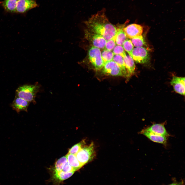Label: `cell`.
<instances>
[{
	"instance_id": "5b68a950",
	"label": "cell",
	"mask_w": 185,
	"mask_h": 185,
	"mask_svg": "<svg viewBox=\"0 0 185 185\" xmlns=\"http://www.w3.org/2000/svg\"><path fill=\"white\" fill-rule=\"evenodd\" d=\"M97 71L102 76H118L124 77L121 68L113 61L105 63L103 67Z\"/></svg>"
},
{
	"instance_id": "5bb4252c",
	"label": "cell",
	"mask_w": 185,
	"mask_h": 185,
	"mask_svg": "<svg viewBox=\"0 0 185 185\" xmlns=\"http://www.w3.org/2000/svg\"><path fill=\"white\" fill-rule=\"evenodd\" d=\"M75 172H65L61 171L53 173L51 180L56 185H59L60 183L71 176Z\"/></svg>"
},
{
	"instance_id": "d6986e66",
	"label": "cell",
	"mask_w": 185,
	"mask_h": 185,
	"mask_svg": "<svg viewBox=\"0 0 185 185\" xmlns=\"http://www.w3.org/2000/svg\"><path fill=\"white\" fill-rule=\"evenodd\" d=\"M113 61L117 63L122 69L124 77L129 78L127 70L125 67L123 58L121 56L119 55H114Z\"/></svg>"
},
{
	"instance_id": "484cf974",
	"label": "cell",
	"mask_w": 185,
	"mask_h": 185,
	"mask_svg": "<svg viewBox=\"0 0 185 185\" xmlns=\"http://www.w3.org/2000/svg\"><path fill=\"white\" fill-rule=\"evenodd\" d=\"M116 44L115 37L107 41L105 49L108 51H111L113 49Z\"/></svg>"
},
{
	"instance_id": "ac0fdd59",
	"label": "cell",
	"mask_w": 185,
	"mask_h": 185,
	"mask_svg": "<svg viewBox=\"0 0 185 185\" xmlns=\"http://www.w3.org/2000/svg\"><path fill=\"white\" fill-rule=\"evenodd\" d=\"M117 32L115 36V42L117 45L122 46L124 42L127 38L123 30V28L119 27L116 28Z\"/></svg>"
},
{
	"instance_id": "44dd1931",
	"label": "cell",
	"mask_w": 185,
	"mask_h": 185,
	"mask_svg": "<svg viewBox=\"0 0 185 185\" xmlns=\"http://www.w3.org/2000/svg\"><path fill=\"white\" fill-rule=\"evenodd\" d=\"M113 52L105 49L101 53L102 59L104 63L113 61L114 55Z\"/></svg>"
},
{
	"instance_id": "9c48e42d",
	"label": "cell",
	"mask_w": 185,
	"mask_h": 185,
	"mask_svg": "<svg viewBox=\"0 0 185 185\" xmlns=\"http://www.w3.org/2000/svg\"><path fill=\"white\" fill-rule=\"evenodd\" d=\"M123 30L127 38L132 39L142 35L143 29L140 25L132 24L123 28Z\"/></svg>"
},
{
	"instance_id": "4316f807",
	"label": "cell",
	"mask_w": 185,
	"mask_h": 185,
	"mask_svg": "<svg viewBox=\"0 0 185 185\" xmlns=\"http://www.w3.org/2000/svg\"><path fill=\"white\" fill-rule=\"evenodd\" d=\"M62 171L65 172H75L76 170L67 162L64 165Z\"/></svg>"
},
{
	"instance_id": "ba28073f",
	"label": "cell",
	"mask_w": 185,
	"mask_h": 185,
	"mask_svg": "<svg viewBox=\"0 0 185 185\" xmlns=\"http://www.w3.org/2000/svg\"><path fill=\"white\" fill-rule=\"evenodd\" d=\"M38 6L35 0H18L15 12L24 13Z\"/></svg>"
},
{
	"instance_id": "ffe728a7",
	"label": "cell",
	"mask_w": 185,
	"mask_h": 185,
	"mask_svg": "<svg viewBox=\"0 0 185 185\" xmlns=\"http://www.w3.org/2000/svg\"><path fill=\"white\" fill-rule=\"evenodd\" d=\"M67 162L66 156L58 160L55 162L54 167L52 171V174L62 171L64 165Z\"/></svg>"
},
{
	"instance_id": "9a60e30c",
	"label": "cell",
	"mask_w": 185,
	"mask_h": 185,
	"mask_svg": "<svg viewBox=\"0 0 185 185\" xmlns=\"http://www.w3.org/2000/svg\"><path fill=\"white\" fill-rule=\"evenodd\" d=\"M129 78L135 72V66L134 60L129 55L123 58Z\"/></svg>"
},
{
	"instance_id": "4fadbf2b",
	"label": "cell",
	"mask_w": 185,
	"mask_h": 185,
	"mask_svg": "<svg viewBox=\"0 0 185 185\" xmlns=\"http://www.w3.org/2000/svg\"><path fill=\"white\" fill-rule=\"evenodd\" d=\"M140 133L144 135L154 142L160 143L165 145L166 144L168 137L156 135L146 131L144 129L140 131Z\"/></svg>"
},
{
	"instance_id": "83f0119b",
	"label": "cell",
	"mask_w": 185,
	"mask_h": 185,
	"mask_svg": "<svg viewBox=\"0 0 185 185\" xmlns=\"http://www.w3.org/2000/svg\"><path fill=\"white\" fill-rule=\"evenodd\" d=\"M168 185H180L179 183H172L171 184H170Z\"/></svg>"
},
{
	"instance_id": "6da1fadb",
	"label": "cell",
	"mask_w": 185,
	"mask_h": 185,
	"mask_svg": "<svg viewBox=\"0 0 185 185\" xmlns=\"http://www.w3.org/2000/svg\"><path fill=\"white\" fill-rule=\"evenodd\" d=\"M103 8L85 22L89 30L102 36L107 41L115 37L116 28L109 21Z\"/></svg>"
},
{
	"instance_id": "d4e9b609",
	"label": "cell",
	"mask_w": 185,
	"mask_h": 185,
	"mask_svg": "<svg viewBox=\"0 0 185 185\" xmlns=\"http://www.w3.org/2000/svg\"><path fill=\"white\" fill-rule=\"evenodd\" d=\"M113 52L114 55H119L123 58L126 56L125 50L122 46L117 45L113 49Z\"/></svg>"
},
{
	"instance_id": "e0dca14e",
	"label": "cell",
	"mask_w": 185,
	"mask_h": 185,
	"mask_svg": "<svg viewBox=\"0 0 185 185\" xmlns=\"http://www.w3.org/2000/svg\"><path fill=\"white\" fill-rule=\"evenodd\" d=\"M66 156L68 162L76 171L83 166L78 161L75 155L68 153Z\"/></svg>"
},
{
	"instance_id": "2e32d148",
	"label": "cell",
	"mask_w": 185,
	"mask_h": 185,
	"mask_svg": "<svg viewBox=\"0 0 185 185\" xmlns=\"http://www.w3.org/2000/svg\"><path fill=\"white\" fill-rule=\"evenodd\" d=\"M18 0H4L0 2V4L7 12L10 13L15 12Z\"/></svg>"
},
{
	"instance_id": "603a6c76",
	"label": "cell",
	"mask_w": 185,
	"mask_h": 185,
	"mask_svg": "<svg viewBox=\"0 0 185 185\" xmlns=\"http://www.w3.org/2000/svg\"><path fill=\"white\" fill-rule=\"evenodd\" d=\"M131 41L136 47H142L145 43L144 37L142 35L132 39Z\"/></svg>"
},
{
	"instance_id": "7c38bea8",
	"label": "cell",
	"mask_w": 185,
	"mask_h": 185,
	"mask_svg": "<svg viewBox=\"0 0 185 185\" xmlns=\"http://www.w3.org/2000/svg\"><path fill=\"white\" fill-rule=\"evenodd\" d=\"M164 124V123L154 124L144 130L156 135L169 137L170 135L165 128Z\"/></svg>"
},
{
	"instance_id": "7a4b0ae2",
	"label": "cell",
	"mask_w": 185,
	"mask_h": 185,
	"mask_svg": "<svg viewBox=\"0 0 185 185\" xmlns=\"http://www.w3.org/2000/svg\"><path fill=\"white\" fill-rule=\"evenodd\" d=\"M38 84L25 85L19 87L16 91V96L29 102H35L36 95L39 90Z\"/></svg>"
},
{
	"instance_id": "cb8c5ba5",
	"label": "cell",
	"mask_w": 185,
	"mask_h": 185,
	"mask_svg": "<svg viewBox=\"0 0 185 185\" xmlns=\"http://www.w3.org/2000/svg\"><path fill=\"white\" fill-rule=\"evenodd\" d=\"M85 144V142L84 140L82 141L72 147L69 150L68 153L75 155Z\"/></svg>"
},
{
	"instance_id": "277c9868",
	"label": "cell",
	"mask_w": 185,
	"mask_h": 185,
	"mask_svg": "<svg viewBox=\"0 0 185 185\" xmlns=\"http://www.w3.org/2000/svg\"><path fill=\"white\" fill-rule=\"evenodd\" d=\"M93 142L88 145L83 146L75 155L78 161L83 166L92 160L95 155Z\"/></svg>"
},
{
	"instance_id": "8992f818",
	"label": "cell",
	"mask_w": 185,
	"mask_h": 185,
	"mask_svg": "<svg viewBox=\"0 0 185 185\" xmlns=\"http://www.w3.org/2000/svg\"><path fill=\"white\" fill-rule=\"evenodd\" d=\"M85 36L91 46L103 49L105 48L107 41L102 36L86 29L85 30Z\"/></svg>"
},
{
	"instance_id": "52a82bcc",
	"label": "cell",
	"mask_w": 185,
	"mask_h": 185,
	"mask_svg": "<svg viewBox=\"0 0 185 185\" xmlns=\"http://www.w3.org/2000/svg\"><path fill=\"white\" fill-rule=\"evenodd\" d=\"M132 58L137 63L144 64L149 62L150 55L148 51L145 48L136 47L133 49Z\"/></svg>"
},
{
	"instance_id": "30bf717a",
	"label": "cell",
	"mask_w": 185,
	"mask_h": 185,
	"mask_svg": "<svg viewBox=\"0 0 185 185\" xmlns=\"http://www.w3.org/2000/svg\"><path fill=\"white\" fill-rule=\"evenodd\" d=\"M185 77L173 76L170 82L174 91L181 95H185Z\"/></svg>"
},
{
	"instance_id": "3957f363",
	"label": "cell",
	"mask_w": 185,
	"mask_h": 185,
	"mask_svg": "<svg viewBox=\"0 0 185 185\" xmlns=\"http://www.w3.org/2000/svg\"><path fill=\"white\" fill-rule=\"evenodd\" d=\"M88 61L92 69L97 71L100 70L105 63L102 59L99 49L91 46L88 51Z\"/></svg>"
},
{
	"instance_id": "7402d4cb",
	"label": "cell",
	"mask_w": 185,
	"mask_h": 185,
	"mask_svg": "<svg viewBox=\"0 0 185 185\" xmlns=\"http://www.w3.org/2000/svg\"><path fill=\"white\" fill-rule=\"evenodd\" d=\"M122 46L124 50L132 58V52L134 49V45L131 40L127 39L123 43Z\"/></svg>"
},
{
	"instance_id": "8fae6325",
	"label": "cell",
	"mask_w": 185,
	"mask_h": 185,
	"mask_svg": "<svg viewBox=\"0 0 185 185\" xmlns=\"http://www.w3.org/2000/svg\"><path fill=\"white\" fill-rule=\"evenodd\" d=\"M29 104L30 102L28 101L16 96L12 104L11 107L17 113L21 111L27 112Z\"/></svg>"
}]
</instances>
